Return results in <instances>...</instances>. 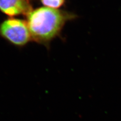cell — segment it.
<instances>
[{"label":"cell","instance_id":"6da1fadb","mask_svg":"<svg viewBox=\"0 0 121 121\" xmlns=\"http://www.w3.org/2000/svg\"><path fill=\"white\" fill-rule=\"evenodd\" d=\"M76 16L72 13L45 7L33 10L26 16L31 40L48 48L66 23Z\"/></svg>","mask_w":121,"mask_h":121},{"label":"cell","instance_id":"7a4b0ae2","mask_svg":"<svg viewBox=\"0 0 121 121\" xmlns=\"http://www.w3.org/2000/svg\"><path fill=\"white\" fill-rule=\"evenodd\" d=\"M0 36L16 47H22L31 40L26 21L9 18L0 24Z\"/></svg>","mask_w":121,"mask_h":121},{"label":"cell","instance_id":"3957f363","mask_svg":"<svg viewBox=\"0 0 121 121\" xmlns=\"http://www.w3.org/2000/svg\"><path fill=\"white\" fill-rule=\"evenodd\" d=\"M33 10L29 0H0V11L11 17L24 15Z\"/></svg>","mask_w":121,"mask_h":121},{"label":"cell","instance_id":"277c9868","mask_svg":"<svg viewBox=\"0 0 121 121\" xmlns=\"http://www.w3.org/2000/svg\"><path fill=\"white\" fill-rule=\"evenodd\" d=\"M40 3L45 7L58 9L63 6L65 0H39Z\"/></svg>","mask_w":121,"mask_h":121}]
</instances>
